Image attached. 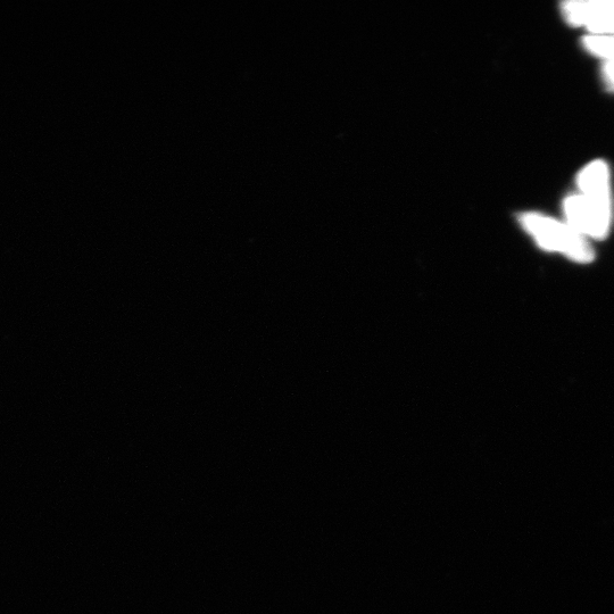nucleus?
<instances>
[{"label":"nucleus","instance_id":"423d86ee","mask_svg":"<svg viewBox=\"0 0 614 614\" xmlns=\"http://www.w3.org/2000/svg\"><path fill=\"white\" fill-rule=\"evenodd\" d=\"M602 77L605 85L611 90H614V58L613 60L605 61L602 68Z\"/></svg>","mask_w":614,"mask_h":614},{"label":"nucleus","instance_id":"f257e3e1","mask_svg":"<svg viewBox=\"0 0 614 614\" xmlns=\"http://www.w3.org/2000/svg\"><path fill=\"white\" fill-rule=\"evenodd\" d=\"M518 221L544 250L564 254L579 263L593 261L594 251L591 244L567 222L563 223L535 212L519 214Z\"/></svg>","mask_w":614,"mask_h":614},{"label":"nucleus","instance_id":"f03ea898","mask_svg":"<svg viewBox=\"0 0 614 614\" xmlns=\"http://www.w3.org/2000/svg\"><path fill=\"white\" fill-rule=\"evenodd\" d=\"M567 223L584 237H607L612 220L611 199L572 195L563 203Z\"/></svg>","mask_w":614,"mask_h":614},{"label":"nucleus","instance_id":"20e7f679","mask_svg":"<svg viewBox=\"0 0 614 614\" xmlns=\"http://www.w3.org/2000/svg\"><path fill=\"white\" fill-rule=\"evenodd\" d=\"M577 185L580 194L602 199H611L610 170L604 161H594L579 172Z\"/></svg>","mask_w":614,"mask_h":614},{"label":"nucleus","instance_id":"39448f33","mask_svg":"<svg viewBox=\"0 0 614 614\" xmlns=\"http://www.w3.org/2000/svg\"><path fill=\"white\" fill-rule=\"evenodd\" d=\"M583 45L587 52L613 60L614 58V36L612 35H588L583 39Z\"/></svg>","mask_w":614,"mask_h":614},{"label":"nucleus","instance_id":"7ed1b4c3","mask_svg":"<svg viewBox=\"0 0 614 614\" xmlns=\"http://www.w3.org/2000/svg\"><path fill=\"white\" fill-rule=\"evenodd\" d=\"M571 26L584 27L591 35L614 36V0H576L562 4Z\"/></svg>","mask_w":614,"mask_h":614}]
</instances>
